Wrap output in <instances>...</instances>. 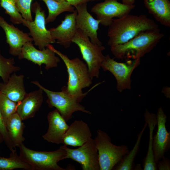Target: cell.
<instances>
[{
    "label": "cell",
    "mask_w": 170,
    "mask_h": 170,
    "mask_svg": "<svg viewBox=\"0 0 170 170\" xmlns=\"http://www.w3.org/2000/svg\"><path fill=\"white\" fill-rule=\"evenodd\" d=\"M157 28L156 23L146 15L128 14L112 20L108 26L107 45L111 47L122 44L143 31Z\"/></svg>",
    "instance_id": "1"
},
{
    "label": "cell",
    "mask_w": 170,
    "mask_h": 170,
    "mask_svg": "<svg viewBox=\"0 0 170 170\" xmlns=\"http://www.w3.org/2000/svg\"><path fill=\"white\" fill-rule=\"evenodd\" d=\"M57 54L63 61L68 74L67 89L71 95L79 102L87 95L88 93L100 83L95 84L87 92L83 93L82 89L89 87L92 83L86 64L79 58L70 59L65 54L55 48L51 44L47 47Z\"/></svg>",
    "instance_id": "2"
},
{
    "label": "cell",
    "mask_w": 170,
    "mask_h": 170,
    "mask_svg": "<svg viewBox=\"0 0 170 170\" xmlns=\"http://www.w3.org/2000/svg\"><path fill=\"white\" fill-rule=\"evenodd\" d=\"M164 36L159 28L146 31L124 43L110 47V50L119 59H140L150 52Z\"/></svg>",
    "instance_id": "3"
},
{
    "label": "cell",
    "mask_w": 170,
    "mask_h": 170,
    "mask_svg": "<svg viewBox=\"0 0 170 170\" xmlns=\"http://www.w3.org/2000/svg\"><path fill=\"white\" fill-rule=\"evenodd\" d=\"M19 156L24 161L30 165L32 170H65L58 164V162L65 159L66 151L61 146L54 151H38L28 148L22 143L19 147Z\"/></svg>",
    "instance_id": "4"
},
{
    "label": "cell",
    "mask_w": 170,
    "mask_h": 170,
    "mask_svg": "<svg viewBox=\"0 0 170 170\" xmlns=\"http://www.w3.org/2000/svg\"><path fill=\"white\" fill-rule=\"evenodd\" d=\"M94 140L98 152L100 170L112 169L129 151L127 145L112 144L108 134L100 129L97 131Z\"/></svg>",
    "instance_id": "5"
},
{
    "label": "cell",
    "mask_w": 170,
    "mask_h": 170,
    "mask_svg": "<svg viewBox=\"0 0 170 170\" xmlns=\"http://www.w3.org/2000/svg\"><path fill=\"white\" fill-rule=\"evenodd\" d=\"M31 83L42 89L48 97L47 102L49 107H54L67 122L72 117L73 114L77 111L91 114V112L79 104L77 100L69 94L66 86L61 89L60 92H54L48 90L41 85L37 81H32Z\"/></svg>",
    "instance_id": "6"
},
{
    "label": "cell",
    "mask_w": 170,
    "mask_h": 170,
    "mask_svg": "<svg viewBox=\"0 0 170 170\" xmlns=\"http://www.w3.org/2000/svg\"><path fill=\"white\" fill-rule=\"evenodd\" d=\"M72 42L79 47L91 79L95 77L98 78L99 70L105 56L102 54L105 47L93 43L88 37L79 29L77 31Z\"/></svg>",
    "instance_id": "7"
},
{
    "label": "cell",
    "mask_w": 170,
    "mask_h": 170,
    "mask_svg": "<svg viewBox=\"0 0 170 170\" xmlns=\"http://www.w3.org/2000/svg\"><path fill=\"white\" fill-rule=\"evenodd\" d=\"M31 11L35 14L34 20L31 21L23 19L22 24L29 29L28 34L33 38L34 45L42 50L48 45L55 43L56 41L46 28L45 13L37 2L32 4Z\"/></svg>",
    "instance_id": "8"
},
{
    "label": "cell",
    "mask_w": 170,
    "mask_h": 170,
    "mask_svg": "<svg viewBox=\"0 0 170 170\" xmlns=\"http://www.w3.org/2000/svg\"><path fill=\"white\" fill-rule=\"evenodd\" d=\"M127 63L117 62L109 55L105 56L101 67L104 71H109L114 76L117 81L116 88L121 92L131 88V76L135 69L140 64V59L129 61Z\"/></svg>",
    "instance_id": "9"
},
{
    "label": "cell",
    "mask_w": 170,
    "mask_h": 170,
    "mask_svg": "<svg viewBox=\"0 0 170 170\" xmlns=\"http://www.w3.org/2000/svg\"><path fill=\"white\" fill-rule=\"evenodd\" d=\"M63 146L66 151L65 159L70 158L78 162L83 170H100L98 152L94 139L91 138L77 149Z\"/></svg>",
    "instance_id": "10"
},
{
    "label": "cell",
    "mask_w": 170,
    "mask_h": 170,
    "mask_svg": "<svg viewBox=\"0 0 170 170\" xmlns=\"http://www.w3.org/2000/svg\"><path fill=\"white\" fill-rule=\"evenodd\" d=\"M118 0H105L92 7L91 11L95 14L97 19L100 21V24L104 26H108L114 18H120L129 14L135 7L134 4H125Z\"/></svg>",
    "instance_id": "11"
},
{
    "label": "cell",
    "mask_w": 170,
    "mask_h": 170,
    "mask_svg": "<svg viewBox=\"0 0 170 170\" xmlns=\"http://www.w3.org/2000/svg\"><path fill=\"white\" fill-rule=\"evenodd\" d=\"M48 48L38 50L32 42H28L23 46L20 54L18 56L20 60L26 59L37 64L40 67L44 64L45 69H48L57 66L60 62V58Z\"/></svg>",
    "instance_id": "12"
},
{
    "label": "cell",
    "mask_w": 170,
    "mask_h": 170,
    "mask_svg": "<svg viewBox=\"0 0 170 170\" xmlns=\"http://www.w3.org/2000/svg\"><path fill=\"white\" fill-rule=\"evenodd\" d=\"M157 130L153 136L152 149L156 163L164 156L170 148V132L166 127L167 116L162 107L158 109L156 115Z\"/></svg>",
    "instance_id": "13"
},
{
    "label": "cell",
    "mask_w": 170,
    "mask_h": 170,
    "mask_svg": "<svg viewBox=\"0 0 170 170\" xmlns=\"http://www.w3.org/2000/svg\"><path fill=\"white\" fill-rule=\"evenodd\" d=\"M75 8L77 11L76 20L78 29L88 36L93 43L102 45L97 33L100 21L94 18L89 13L87 10V3L79 4Z\"/></svg>",
    "instance_id": "14"
},
{
    "label": "cell",
    "mask_w": 170,
    "mask_h": 170,
    "mask_svg": "<svg viewBox=\"0 0 170 170\" xmlns=\"http://www.w3.org/2000/svg\"><path fill=\"white\" fill-rule=\"evenodd\" d=\"M76 14L77 11L75 9L71 13L66 14L61 24L57 27L48 29L52 38L57 43L65 48L70 46L78 30L76 20Z\"/></svg>",
    "instance_id": "15"
},
{
    "label": "cell",
    "mask_w": 170,
    "mask_h": 170,
    "mask_svg": "<svg viewBox=\"0 0 170 170\" xmlns=\"http://www.w3.org/2000/svg\"><path fill=\"white\" fill-rule=\"evenodd\" d=\"M0 27L3 30L6 36V42L9 47V53L14 56H18L22 48L26 43L33 41V38L28 34L9 24L0 16Z\"/></svg>",
    "instance_id": "16"
},
{
    "label": "cell",
    "mask_w": 170,
    "mask_h": 170,
    "mask_svg": "<svg viewBox=\"0 0 170 170\" xmlns=\"http://www.w3.org/2000/svg\"><path fill=\"white\" fill-rule=\"evenodd\" d=\"M48 128L42 137L49 142L63 144L64 136L69 126L57 109L49 112L47 116Z\"/></svg>",
    "instance_id": "17"
},
{
    "label": "cell",
    "mask_w": 170,
    "mask_h": 170,
    "mask_svg": "<svg viewBox=\"0 0 170 170\" xmlns=\"http://www.w3.org/2000/svg\"><path fill=\"white\" fill-rule=\"evenodd\" d=\"M43 91L37 90L26 93L24 99L17 103L16 112L23 121L33 117L43 101Z\"/></svg>",
    "instance_id": "18"
},
{
    "label": "cell",
    "mask_w": 170,
    "mask_h": 170,
    "mask_svg": "<svg viewBox=\"0 0 170 170\" xmlns=\"http://www.w3.org/2000/svg\"><path fill=\"white\" fill-rule=\"evenodd\" d=\"M92 134L88 124L82 120H75L65 133L63 139L64 145L80 146L91 138Z\"/></svg>",
    "instance_id": "19"
},
{
    "label": "cell",
    "mask_w": 170,
    "mask_h": 170,
    "mask_svg": "<svg viewBox=\"0 0 170 170\" xmlns=\"http://www.w3.org/2000/svg\"><path fill=\"white\" fill-rule=\"evenodd\" d=\"M24 76L11 74L6 82L0 83V91L11 100L18 103L24 99L26 93L24 84Z\"/></svg>",
    "instance_id": "20"
},
{
    "label": "cell",
    "mask_w": 170,
    "mask_h": 170,
    "mask_svg": "<svg viewBox=\"0 0 170 170\" xmlns=\"http://www.w3.org/2000/svg\"><path fill=\"white\" fill-rule=\"evenodd\" d=\"M148 12L158 22L170 27V1L169 0H143Z\"/></svg>",
    "instance_id": "21"
},
{
    "label": "cell",
    "mask_w": 170,
    "mask_h": 170,
    "mask_svg": "<svg viewBox=\"0 0 170 170\" xmlns=\"http://www.w3.org/2000/svg\"><path fill=\"white\" fill-rule=\"evenodd\" d=\"M22 121L16 112L11 115L5 122L10 138L15 147H19L25 139L23 135L25 125Z\"/></svg>",
    "instance_id": "22"
},
{
    "label": "cell",
    "mask_w": 170,
    "mask_h": 170,
    "mask_svg": "<svg viewBox=\"0 0 170 170\" xmlns=\"http://www.w3.org/2000/svg\"><path fill=\"white\" fill-rule=\"evenodd\" d=\"M145 122L148 125L149 129V139L147 152L144 164V170H157V164L156 163L152 149L153 132L157 124L156 115L150 113L146 109L144 114Z\"/></svg>",
    "instance_id": "23"
},
{
    "label": "cell",
    "mask_w": 170,
    "mask_h": 170,
    "mask_svg": "<svg viewBox=\"0 0 170 170\" xmlns=\"http://www.w3.org/2000/svg\"><path fill=\"white\" fill-rule=\"evenodd\" d=\"M46 5L48 10V14L46 18V24L54 21L57 16L65 12H73L75 8L67 1L59 2L55 0H40Z\"/></svg>",
    "instance_id": "24"
},
{
    "label": "cell",
    "mask_w": 170,
    "mask_h": 170,
    "mask_svg": "<svg viewBox=\"0 0 170 170\" xmlns=\"http://www.w3.org/2000/svg\"><path fill=\"white\" fill-rule=\"evenodd\" d=\"M16 169L32 170L31 166L18 155L16 150L11 151L9 157L0 156V170H13Z\"/></svg>",
    "instance_id": "25"
},
{
    "label": "cell",
    "mask_w": 170,
    "mask_h": 170,
    "mask_svg": "<svg viewBox=\"0 0 170 170\" xmlns=\"http://www.w3.org/2000/svg\"><path fill=\"white\" fill-rule=\"evenodd\" d=\"M147 126L145 122L140 133L138 134L136 142L132 149L126 154L121 161L113 168L116 170H131L133 167V161L138 152L141 138L143 133Z\"/></svg>",
    "instance_id": "26"
},
{
    "label": "cell",
    "mask_w": 170,
    "mask_h": 170,
    "mask_svg": "<svg viewBox=\"0 0 170 170\" xmlns=\"http://www.w3.org/2000/svg\"><path fill=\"white\" fill-rule=\"evenodd\" d=\"M20 68L15 65L14 59L4 57L0 51V77L3 82L8 80L11 74L20 70Z\"/></svg>",
    "instance_id": "27"
},
{
    "label": "cell",
    "mask_w": 170,
    "mask_h": 170,
    "mask_svg": "<svg viewBox=\"0 0 170 170\" xmlns=\"http://www.w3.org/2000/svg\"><path fill=\"white\" fill-rule=\"evenodd\" d=\"M17 0H0V6L5 10L13 24H22L23 18L18 12L16 6Z\"/></svg>",
    "instance_id": "28"
},
{
    "label": "cell",
    "mask_w": 170,
    "mask_h": 170,
    "mask_svg": "<svg viewBox=\"0 0 170 170\" xmlns=\"http://www.w3.org/2000/svg\"><path fill=\"white\" fill-rule=\"evenodd\" d=\"M17 103L5 95L0 94V111L5 122L12 115L16 113Z\"/></svg>",
    "instance_id": "29"
},
{
    "label": "cell",
    "mask_w": 170,
    "mask_h": 170,
    "mask_svg": "<svg viewBox=\"0 0 170 170\" xmlns=\"http://www.w3.org/2000/svg\"><path fill=\"white\" fill-rule=\"evenodd\" d=\"M33 0H17L16 6L18 12L25 20L33 21L31 6Z\"/></svg>",
    "instance_id": "30"
},
{
    "label": "cell",
    "mask_w": 170,
    "mask_h": 170,
    "mask_svg": "<svg viewBox=\"0 0 170 170\" xmlns=\"http://www.w3.org/2000/svg\"><path fill=\"white\" fill-rule=\"evenodd\" d=\"M1 92L0 91V94ZM0 133L2 135L6 146L11 151L16 150V147L13 144L8 134L5 122L0 111Z\"/></svg>",
    "instance_id": "31"
},
{
    "label": "cell",
    "mask_w": 170,
    "mask_h": 170,
    "mask_svg": "<svg viewBox=\"0 0 170 170\" xmlns=\"http://www.w3.org/2000/svg\"><path fill=\"white\" fill-rule=\"evenodd\" d=\"M157 164V168L159 170H170V161L164 156Z\"/></svg>",
    "instance_id": "32"
},
{
    "label": "cell",
    "mask_w": 170,
    "mask_h": 170,
    "mask_svg": "<svg viewBox=\"0 0 170 170\" xmlns=\"http://www.w3.org/2000/svg\"><path fill=\"white\" fill-rule=\"evenodd\" d=\"M71 5L75 7L81 4L87 3L93 0H66Z\"/></svg>",
    "instance_id": "33"
},
{
    "label": "cell",
    "mask_w": 170,
    "mask_h": 170,
    "mask_svg": "<svg viewBox=\"0 0 170 170\" xmlns=\"http://www.w3.org/2000/svg\"><path fill=\"white\" fill-rule=\"evenodd\" d=\"M122 3L128 5H133L135 0H122Z\"/></svg>",
    "instance_id": "34"
},
{
    "label": "cell",
    "mask_w": 170,
    "mask_h": 170,
    "mask_svg": "<svg viewBox=\"0 0 170 170\" xmlns=\"http://www.w3.org/2000/svg\"><path fill=\"white\" fill-rule=\"evenodd\" d=\"M3 141V137L0 133V145Z\"/></svg>",
    "instance_id": "35"
},
{
    "label": "cell",
    "mask_w": 170,
    "mask_h": 170,
    "mask_svg": "<svg viewBox=\"0 0 170 170\" xmlns=\"http://www.w3.org/2000/svg\"><path fill=\"white\" fill-rule=\"evenodd\" d=\"M55 0L58 1H59V2H62V1H66V0Z\"/></svg>",
    "instance_id": "36"
},
{
    "label": "cell",
    "mask_w": 170,
    "mask_h": 170,
    "mask_svg": "<svg viewBox=\"0 0 170 170\" xmlns=\"http://www.w3.org/2000/svg\"><path fill=\"white\" fill-rule=\"evenodd\" d=\"M98 0H93V1H98Z\"/></svg>",
    "instance_id": "37"
}]
</instances>
